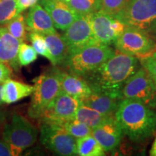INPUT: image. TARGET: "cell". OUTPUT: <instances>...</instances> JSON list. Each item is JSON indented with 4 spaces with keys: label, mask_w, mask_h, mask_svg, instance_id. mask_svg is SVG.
Masks as SVG:
<instances>
[{
    "label": "cell",
    "mask_w": 156,
    "mask_h": 156,
    "mask_svg": "<svg viewBox=\"0 0 156 156\" xmlns=\"http://www.w3.org/2000/svg\"><path fill=\"white\" fill-rule=\"evenodd\" d=\"M139 69L137 57L116 51L114 56L83 77L89 84L92 91L122 95L124 84Z\"/></svg>",
    "instance_id": "cell-1"
},
{
    "label": "cell",
    "mask_w": 156,
    "mask_h": 156,
    "mask_svg": "<svg viewBox=\"0 0 156 156\" xmlns=\"http://www.w3.org/2000/svg\"><path fill=\"white\" fill-rule=\"evenodd\" d=\"M123 134L133 142H144L156 132V112L141 102L124 98L115 113Z\"/></svg>",
    "instance_id": "cell-2"
},
{
    "label": "cell",
    "mask_w": 156,
    "mask_h": 156,
    "mask_svg": "<svg viewBox=\"0 0 156 156\" xmlns=\"http://www.w3.org/2000/svg\"><path fill=\"white\" fill-rule=\"evenodd\" d=\"M116 52L109 45L95 43L68 54L62 65L69 73L83 77L97 69Z\"/></svg>",
    "instance_id": "cell-3"
},
{
    "label": "cell",
    "mask_w": 156,
    "mask_h": 156,
    "mask_svg": "<svg viewBox=\"0 0 156 156\" xmlns=\"http://www.w3.org/2000/svg\"><path fill=\"white\" fill-rule=\"evenodd\" d=\"M61 72L55 67L33 80L34 91L28 114L39 119L49 103L61 92Z\"/></svg>",
    "instance_id": "cell-4"
},
{
    "label": "cell",
    "mask_w": 156,
    "mask_h": 156,
    "mask_svg": "<svg viewBox=\"0 0 156 156\" xmlns=\"http://www.w3.org/2000/svg\"><path fill=\"white\" fill-rule=\"evenodd\" d=\"M38 130L34 124L21 115L15 114L9 124L6 123L2 140L10 147L12 156L20 155L36 142Z\"/></svg>",
    "instance_id": "cell-5"
},
{
    "label": "cell",
    "mask_w": 156,
    "mask_h": 156,
    "mask_svg": "<svg viewBox=\"0 0 156 156\" xmlns=\"http://www.w3.org/2000/svg\"><path fill=\"white\" fill-rule=\"evenodd\" d=\"M116 51L139 58L156 51V41L147 30L126 26L114 43Z\"/></svg>",
    "instance_id": "cell-6"
},
{
    "label": "cell",
    "mask_w": 156,
    "mask_h": 156,
    "mask_svg": "<svg viewBox=\"0 0 156 156\" xmlns=\"http://www.w3.org/2000/svg\"><path fill=\"white\" fill-rule=\"evenodd\" d=\"M115 17L126 26L147 31L156 20V0H126Z\"/></svg>",
    "instance_id": "cell-7"
},
{
    "label": "cell",
    "mask_w": 156,
    "mask_h": 156,
    "mask_svg": "<svg viewBox=\"0 0 156 156\" xmlns=\"http://www.w3.org/2000/svg\"><path fill=\"white\" fill-rule=\"evenodd\" d=\"M40 140L45 147L58 155H77V139L63 126L41 121Z\"/></svg>",
    "instance_id": "cell-8"
},
{
    "label": "cell",
    "mask_w": 156,
    "mask_h": 156,
    "mask_svg": "<svg viewBox=\"0 0 156 156\" xmlns=\"http://www.w3.org/2000/svg\"><path fill=\"white\" fill-rule=\"evenodd\" d=\"M123 98L139 101L150 108H156V84L143 67H140L124 84Z\"/></svg>",
    "instance_id": "cell-9"
},
{
    "label": "cell",
    "mask_w": 156,
    "mask_h": 156,
    "mask_svg": "<svg viewBox=\"0 0 156 156\" xmlns=\"http://www.w3.org/2000/svg\"><path fill=\"white\" fill-rule=\"evenodd\" d=\"M90 23L96 41L109 46L114 44L126 26L103 9L90 14Z\"/></svg>",
    "instance_id": "cell-10"
},
{
    "label": "cell",
    "mask_w": 156,
    "mask_h": 156,
    "mask_svg": "<svg viewBox=\"0 0 156 156\" xmlns=\"http://www.w3.org/2000/svg\"><path fill=\"white\" fill-rule=\"evenodd\" d=\"M80 104V101L61 91L49 103L39 119L62 126L67 121L75 119Z\"/></svg>",
    "instance_id": "cell-11"
},
{
    "label": "cell",
    "mask_w": 156,
    "mask_h": 156,
    "mask_svg": "<svg viewBox=\"0 0 156 156\" xmlns=\"http://www.w3.org/2000/svg\"><path fill=\"white\" fill-rule=\"evenodd\" d=\"M62 38L67 45L68 54L88 45L98 43L91 26L90 14L79 15L64 30Z\"/></svg>",
    "instance_id": "cell-12"
},
{
    "label": "cell",
    "mask_w": 156,
    "mask_h": 156,
    "mask_svg": "<svg viewBox=\"0 0 156 156\" xmlns=\"http://www.w3.org/2000/svg\"><path fill=\"white\" fill-rule=\"evenodd\" d=\"M91 134L95 138L105 152H109L114 150L119 145L123 132L115 119V116H112L101 125L92 129Z\"/></svg>",
    "instance_id": "cell-13"
},
{
    "label": "cell",
    "mask_w": 156,
    "mask_h": 156,
    "mask_svg": "<svg viewBox=\"0 0 156 156\" xmlns=\"http://www.w3.org/2000/svg\"><path fill=\"white\" fill-rule=\"evenodd\" d=\"M40 3L50 15L54 27L61 30H65L79 16L62 0H40Z\"/></svg>",
    "instance_id": "cell-14"
},
{
    "label": "cell",
    "mask_w": 156,
    "mask_h": 156,
    "mask_svg": "<svg viewBox=\"0 0 156 156\" xmlns=\"http://www.w3.org/2000/svg\"><path fill=\"white\" fill-rule=\"evenodd\" d=\"M20 44L5 27L0 26V62L15 71H18L21 67L18 60Z\"/></svg>",
    "instance_id": "cell-15"
},
{
    "label": "cell",
    "mask_w": 156,
    "mask_h": 156,
    "mask_svg": "<svg viewBox=\"0 0 156 156\" xmlns=\"http://www.w3.org/2000/svg\"><path fill=\"white\" fill-rule=\"evenodd\" d=\"M27 30L43 35L56 34L51 17L42 5L39 4L31 7L25 17Z\"/></svg>",
    "instance_id": "cell-16"
},
{
    "label": "cell",
    "mask_w": 156,
    "mask_h": 156,
    "mask_svg": "<svg viewBox=\"0 0 156 156\" xmlns=\"http://www.w3.org/2000/svg\"><path fill=\"white\" fill-rule=\"evenodd\" d=\"M123 99L122 95L102 91H92V93L81 102L102 114L115 115Z\"/></svg>",
    "instance_id": "cell-17"
},
{
    "label": "cell",
    "mask_w": 156,
    "mask_h": 156,
    "mask_svg": "<svg viewBox=\"0 0 156 156\" xmlns=\"http://www.w3.org/2000/svg\"><path fill=\"white\" fill-rule=\"evenodd\" d=\"M61 91L82 101L92 93V89L83 77L61 72Z\"/></svg>",
    "instance_id": "cell-18"
},
{
    "label": "cell",
    "mask_w": 156,
    "mask_h": 156,
    "mask_svg": "<svg viewBox=\"0 0 156 156\" xmlns=\"http://www.w3.org/2000/svg\"><path fill=\"white\" fill-rule=\"evenodd\" d=\"M33 91L34 85H27L9 78L3 84L2 100L5 103L11 104L31 95Z\"/></svg>",
    "instance_id": "cell-19"
},
{
    "label": "cell",
    "mask_w": 156,
    "mask_h": 156,
    "mask_svg": "<svg viewBox=\"0 0 156 156\" xmlns=\"http://www.w3.org/2000/svg\"><path fill=\"white\" fill-rule=\"evenodd\" d=\"M48 51L54 60V66L62 64L68 54V49L62 36L56 34L44 35Z\"/></svg>",
    "instance_id": "cell-20"
},
{
    "label": "cell",
    "mask_w": 156,
    "mask_h": 156,
    "mask_svg": "<svg viewBox=\"0 0 156 156\" xmlns=\"http://www.w3.org/2000/svg\"><path fill=\"white\" fill-rule=\"evenodd\" d=\"M115 115H107L98 112L90 107L83 104L81 102L80 106L76 112L75 119L84 123L92 129L101 125L111 116Z\"/></svg>",
    "instance_id": "cell-21"
},
{
    "label": "cell",
    "mask_w": 156,
    "mask_h": 156,
    "mask_svg": "<svg viewBox=\"0 0 156 156\" xmlns=\"http://www.w3.org/2000/svg\"><path fill=\"white\" fill-rule=\"evenodd\" d=\"M77 151L80 156L105 155V151L92 134L77 139Z\"/></svg>",
    "instance_id": "cell-22"
},
{
    "label": "cell",
    "mask_w": 156,
    "mask_h": 156,
    "mask_svg": "<svg viewBox=\"0 0 156 156\" xmlns=\"http://www.w3.org/2000/svg\"><path fill=\"white\" fill-rule=\"evenodd\" d=\"M67 5L78 15H90L102 9V0H67Z\"/></svg>",
    "instance_id": "cell-23"
},
{
    "label": "cell",
    "mask_w": 156,
    "mask_h": 156,
    "mask_svg": "<svg viewBox=\"0 0 156 156\" xmlns=\"http://www.w3.org/2000/svg\"><path fill=\"white\" fill-rule=\"evenodd\" d=\"M5 28L8 30L15 38L20 41L24 42L27 38V25L25 17L23 15L19 14L12 19L5 25Z\"/></svg>",
    "instance_id": "cell-24"
},
{
    "label": "cell",
    "mask_w": 156,
    "mask_h": 156,
    "mask_svg": "<svg viewBox=\"0 0 156 156\" xmlns=\"http://www.w3.org/2000/svg\"><path fill=\"white\" fill-rule=\"evenodd\" d=\"M19 14L17 0H0V26L5 25Z\"/></svg>",
    "instance_id": "cell-25"
},
{
    "label": "cell",
    "mask_w": 156,
    "mask_h": 156,
    "mask_svg": "<svg viewBox=\"0 0 156 156\" xmlns=\"http://www.w3.org/2000/svg\"><path fill=\"white\" fill-rule=\"evenodd\" d=\"M64 129L76 139L92 134V129L76 119L67 121L62 124Z\"/></svg>",
    "instance_id": "cell-26"
},
{
    "label": "cell",
    "mask_w": 156,
    "mask_h": 156,
    "mask_svg": "<svg viewBox=\"0 0 156 156\" xmlns=\"http://www.w3.org/2000/svg\"><path fill=\"white\" fill-rule=\"evenodd\" d=\"M29 38H30L33 47L36 51L37 53L48 58L53 64V58H52L51 55L50 54L49 51H48L47 44H46L44 35L36 32H30V34H29Z\"/></svg>",
    "instance_id": "cell-27"
},
{
    "label": "cell",
    "mask_w": 156,
    "mask_h": 156,
    "mask_svg": "<svg viewBox=\"0 0 156 156\" xmlns=\"http://www.w3.org/2000/svg\"><path fill=\"white\" fill-rule=\"evenodd\" d=\"M38 53L33 46L22 42L20 45L18 60L22 67H26L37 59Z\"/></svg>",
    "instance_id": "cell-28"
},
{
    "label": "cell",
    "mask_w": 156,
    "mask_h": 156,
    "mask_svg": "<svg viewBox=\"0 0 156 156\" xmlns=\"http://www.w3.org/2000/svg\"><path fill=\"white\" fill-rule=\"evenodd\" d=\"M142 67L145 69L156 84V51L145 56L138 58Z\"/></svg>",
    "instance_id": "cell-29"
},
{
    "label": "cell",
    "mask_w": 156,
    "mask_h": 156,
    "mask_svg": "<svg viewBox=\"0 0 156 156\" xmlns=\"http://www.w3.org/2000/svg\"><path fill=\"white\" fill-rule=\"evenodd\" d=\"M125 2L126 0H102V9L115 16L122 9Z\"/></svg>",
    "instance_id": "cell-30"
},
{
    "label": "cell",
    "mask_w": 156,
    "mask_h": 156,
    "mask_svg": "<svg viewBox=\"0 0 156 156\" xmlns=\"http://www.w3.org/2000/svg\"><path fill=\"white\" fill-rule=\"evenodd\" d=\"M12 74V69L5 64L0 62V85H3L4 83L10 78Z\"/></svg>",
    "instance_id": "cell-31"
},
{
    "label": "cell",
    "mask_w": 156,
    "mask_h": 156,
    "mask_svg": "<svg viewBox=\"0 0 156 156\" xmlns=\"http://www.w3.org/2000/svg\"><path fill=\"white\" fill-rule=\"evenodd\" d=\"M38 0H17V5L20 12H22L25 9L30 8L37 4Z\"/></svg>",
    "instance_id": "cell-32"
},
{
    "label": "cell",
    "mask_w": 156,
    "mask_h": 156,
    "mask_svg": "<svg viewBox=\"0 0 156 156\" xmlns=\"http://www.w3.org/2000/svg\"><path fill=\"white\" fill-rule=\"evenodd\" d=\"M12 156L11 149L7 142L0 140V156Z\"/></svg>",
    "instance_id": "cell-33"
},
{
    "label": "cell",
    "mask_w": 156,
    "mask_h": 156,
    "mask_svg": "<svg viewBox=\"0 0 156 156\" xmlns=\"http://www.w3.org/2000/svg\"><path fill=\"white\" fill-rule=\"evenodd\" d=\"M6 119H7V114L5 111L0 109V133H2L4 126L6 124Z\"/></svg>",
    "instance_id": "cell-34"
},
{
    "label": "cell",
    "mask_w": 156,
    "mask_h": 156,
    "mask_svg": "<svg viewBox=\"0 0 156 156\" xmlns=\"http://www.w3.org/2000/svg\"><path fill=\"white\" fill-rule=\"evenodd\" d=\"M147 32L151 34V36L156 41V20L151 25V28L147 30Z\"/></svg>",
    "instance_id": "cell-35"
},
{
    "label": "cell",
    "mask_w": 156,
    "mask_h": 156,
    "mask_svg": "<svg viewBox=\"0 0 156 156\" xmlns=\"http://www.w3.org/2000/svg\"><path fill=\"white\" fill-rule=\"evenodd\" d=\"M150 155L151 156H156V138L153 142L151 149L150 151Z\"/></svg>",
    "instance_id": "cell-36"
},
{
    "label": "cell",
    "mask_w": 156,
    "mask_h": 156,
    "mask_svg": "<svg viewBox=\"0 0 156 156\" xmlns=\"http://www.w3.org/2000/svg\"><path fill=\"white\" fill-rule=\"evenodd\" d=\"M2 88H3V85H0V106L2 105L4 103V101L2 100Z\"/></svg>",
    "instance_id": "cell-37"
},
{
    "label": "cell",
    "mask_w": 156,
    "mask_h": 156,
    "mask_svg": "<svg viewBox=\"0 0 156 156\" xmlns=\"http://www.w3.org/2000/svg\"><path fill=\"white\" fill-rule=\"evenodd\" d=\"M62 1H63V2H67V0H62Z\"/></svg>",
    "instance_id": "cell-38"
},
{
    "label": "cell",
    "mask_w": 156,
    "mask_h": 156,
    "mask_svg": "<svg viewBox=\"0 0 156 156\" xmlns=\"http://www.w3.org/2000/svg\"><path fill=\"white\" fill-rule=\"evenodd\" d=\"M155 109H156V108H155Z\"/></svg>",
    "instance_id": "cell-39"
}]
</instances>
